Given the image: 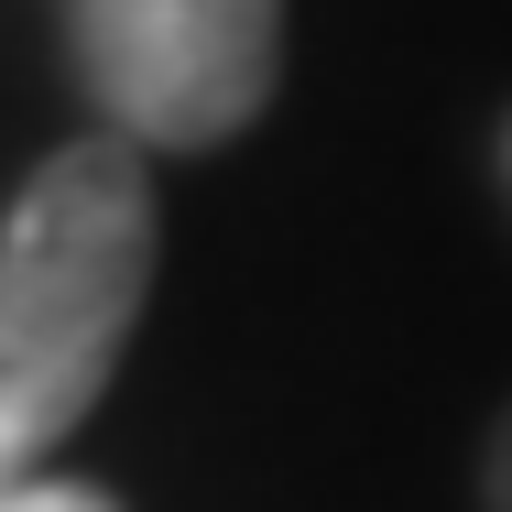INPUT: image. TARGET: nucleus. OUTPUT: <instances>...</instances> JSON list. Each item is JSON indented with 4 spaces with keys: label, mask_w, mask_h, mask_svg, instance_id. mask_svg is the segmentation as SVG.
Instances as JSON below:
<instances>
[{
    "label": "nucleus",
    "mask_w": 512,
    "mask_h": 512,
    "mask_svg": "<svg viewBox=\"0 0 512 512\" xmlns=\"http://www.w3.org/2000/svg\"><path fill=\"white\" fill-rule=\"evenodd\" d=\"M153 251V175L120 131H88L22 175L0 218V491L44 480V458L99 414L153 295Z\"/></svg>",
    "instance_id": "nucleus-1"
},
{
    "label": "nucleus",
    "mask_w": 512,
    "mask_h": 512,
    "mask_svg": "<svg viewBox=\"0 0 512 512\" xmlns=\"http://www.w3.org/2000/svg\"><path fill=\"white\" fill-rule=\"evenodd\" d=\"M66 55L131 153H207L284 77V0H66Z\"/></svg>",
    "instance_id": "nucleus-2"
},
{
    "label": "nucleus",
    "mask_w": 512,
    "mask_h": 512,
    "mask_svg": "<svg viewBox=\"0 0 512 512\" xmlns=\"http://www.w3.org/2000/svg\"><path fill=\"white\" fill-rule=\"evenodd\" d=\"M0 512H120V502L88 480H22V491H0Z\"/></svg>",
    "instance_id": "nucleus-3"
},
{
    "label": "nucleus",
    "mask_w": 512,
    "mask_h": 512,
    "mask_svg": "<svg viewBox=\"0 0 512 512\" xmlns=\"http://www.w3.org/2000/svg\"><path fill=\"white\" fill-rule=\"evenodd\" d=\"M480 512H512V404L491 414V447H480Z\"/></svg>",
    "instance_id": "nucleus-4"
},
{
    "label": "nucleus",
    "mask_w": 512,
    "mask_h": 512,
    "mask_svg": "<svg viewBox=\"0 0 512 512\" xmlns=\"http://www.w3.org/2000/svg\"><path fill=\"white\" fill-rule=\"evenodd\" d=\"M502 186H512V109H502Z\"/></svg>",
    "instance_id": "nucleus-5"
}]
</instances>
